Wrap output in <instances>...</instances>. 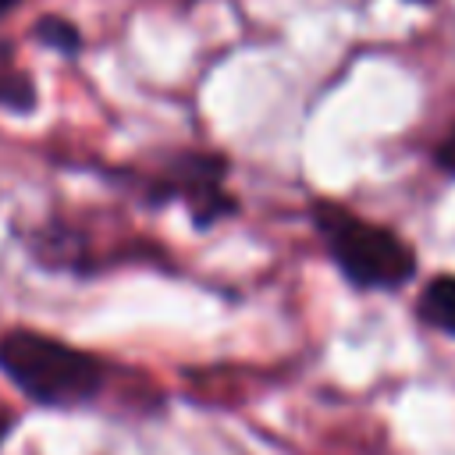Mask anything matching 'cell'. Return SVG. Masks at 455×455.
<instances>
[{
	"label": "cell",
	"instance_id": "cell-1",
	"mask_svg": "<svg viewBox=\"0 0 455 455\" xmlns=\"http://www.w3.org/2000/svg\"><path fill=\"white\" fill-rule=\"evenodd\" d=\"M0 377L39 409H85L103 395L110 366L57 334L7 327L0 334Z\"/></svg>",
	"mask_w": 455,
	"mask_h": 455
},
{
	"label": "cell",
	"instance_id": "cell-2",
	"mask_svg": "<svg viewBox=\"0 0 455 455\" xmlns=\"http://www.w3.org/2000/svg\"><path fill=\"white\" fill-rule=\"evenodd\" d=\"M117 178L135 188L146 210L181 206L192 231H210L213 224L238 213V196L228 188L231 160L217 149L178 146V149H167L146 171L121 167Z\"/></svg>",
	"mask_w": 455,
	"mask_h": 455
},
{
	"label": "cell",
	"instance_id": "cell-3",
	"mask_svg": "<svg viewBox=\"0 0 455 455\" xmlns=\"http://www.w3.org/2000/svg\"><path fill=\"white\" fill-rule=\"evenodd\" d=\"M309 220L338 267V274L359 291H395L416 274V252L402 235L384 224H373L334 199H316L309 206Z\"/></svg>",
	"mask_w": 455,
	"mask_h": 455
},
{
	"label": "cell",
	"instance_id": "cell-4",
	"mask_svg": "<svg viewBox=\"0 0 455 455\" xmlns=\"http://www.w3.org/2000/svg\"><path fill=\"white\" fill-rule=\"evenodd\" d=\"M43 92L36 75L18 60V46L11 39H0V114L11 117H32L39 114Z\"/></svg>",
	"mask_w": 455,
	"mask_h": 455
},
{
	"label": "cell",
	"instance_id": "cell-5",
	"mask_svg": "<svg viewBox=\"0 0 455 455\" xmlns=\"http://www.w3.org/2000/svg\"><path fill=\"white\" fill-rule=\"evenodd\" d=\"M28 36H32L36 46H43V50H50V53H57V57H68V60H75V57L85 50V36H82L78 21H71L68 14H57V11L39 14V18L32 21Z\"/></svg>",
	"mask_w": 455,
	"mask_h": 455
},
{
	"label": "cell",
	"instance_id": "cell-6",
	"mask_svg": "<svg viewBox=\"0 0 455 455\" xmlns=\"http://www.w3.org/2000/svg\"><path fill=\"white\" fill-rule=\"evenodd\" d=\"M419 320L451 334L455 338V274H441V277H430L419 291Z\"/></svg>",
	"mask_w": 455,
	"mask_h": 455
},
{
	"label": "cell",
	"instance_id": "cell-7",
	"mask_svg": "<svg viewBox=\"0 0 455 455\" xmlns=\"http://www.w3.org/2000/svg\"><path fill=\"white\" fill-rule=\"evenodd\" d=\"M434 160H437V167L441 171H448V174H455V128L437 142V149H434Z\"/></svg>",
	"mask_w": 455,
	"mask_h": 455
},
{
	"label": "cell",
	"instance_id": "cell-8",
	"mask_svg": "<svg viewBox=\"0 0 455 455\" xmlns=\"http://www.w3.org/2000/svg\"><path fill=\"white\" fill-rule=\"evenodd\" d=\"M14 427H18V419H14V412H11V409H4V405H0V448H4V444H7V437H11V434H14Z\"/></svg>",
	"mask_w": 455,
	"mask_h": 455
},
{
	"label": "cell",
	"instance_id": "cell-9",
	"mask_svg": "<svg viewBox=\"0 0 455 455\" xmlns=\"http://www.w3.org/2000/svg\"><path fill=\"white\" fill-rule=\"evenodd\" d=\"M18 4H21V0H0V18H7V14L18 7Z\"/></svg>",
	"mask_w": 455,
	"mask_h": 455
},
{
	"label": "cell",
	"instance_id": "cell-10",
	"mask_svg": "<svg viewBox=\"0 0 455 455\" xmlns=\"http://www.w3.org/2000/svg\"><path fill=\"white\" fill-rule=\"evenodd\" d=\"M409 4H430V0H409Z\"/></svg>",
	"mask_w": 455,
	"mask_h": 455
}]
</instances>
